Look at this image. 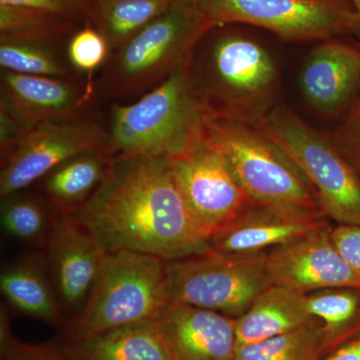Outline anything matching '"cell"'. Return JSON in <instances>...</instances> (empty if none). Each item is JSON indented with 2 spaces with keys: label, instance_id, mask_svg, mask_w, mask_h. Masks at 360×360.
<instances>
[{
  "label": "cell",
  "instance_id": "obj_1",
  "mask_svg": "<svg viewBox=\"0 0 360 360\" xmlns=\"http://www.w3.org/2000/svg\"><path fill=\"white\" fill-rule=\"evenodd\" d=\"M108 252L181 259L210 250L165 158H115L101 186L72 212Z\"/></svg>",
  "mask_w": 360,
  "mask_h": 360
},
{
  "label": "cell",
  "instance_id": "obj_2",
  "mask_svg": "<svg viewBox=\"0 0 360 360\" xmlns=\"http://www.w3.org/2000/svg\"><path fill=\"white\" fill-rule=\"evenodd\" d=\"M215 115L193 65L174 71L132 104H116L108 134L113 158H179L205 143Z\"/></svg>",
  "mask_w": 360,
  "mask_h": 360
},
{
  "label": "cell",
  "instance_id": "obj_3",
  "mask_svg": "<svg viewBox=\"0 0 360 360\" xmlns=\"http://www.w3.org/2000/svg\"><path fill=\"white\" fill-rule=\"evenodd\" d=\"M170 302L167 260L134 251L108 252L84 307L65 321L59 338L155 321Z\"/></svg>",
  "mask_w": 360,
  "mask_h": 360
},
{
  "label": "cell",
  "instance_id": "obj_4",
  "mask_svg": "<svg viewBox=\"0 0 360 360\" xmlns=\"http://www.w3.org/2000/svg\"><path fill=\"white\" fill-rule=\"evenodd\" d=\"M201 94L214 115L257 127L277 105L279 71L259 40L225 30L215 35L198 71Z\"/></svg>",
  "mask_w": 360,
  "mask_h": 360
},
{
  "label": "cell",
  "instance_id": "obj_5",
  "mask_svg": "<svg viewBox=\"0 0 360 360\" xmlns=\"http://www.w3.org/2000/svg\"><path fill=\"white\" fill-rule=\"evenodd\" d=\"M214 30L195 0H175L167 11L113 51L103 78L111 96H136L191 65L198 45Z\"/></svg>",
  "mask_w": 360,
  "mask_h": 360
},
{
  "label": "cell",
  "instance_id": "obj_6",
  "mask_svg": "<svg viewBox=\"0 0 360 360\" xmlns=\"http://www.w3.org/2000/svg\"><path fill=\"white\" fill-rule=\"evenodd\" d=\"M205 142L222 156L240 186L257 202L326 215L316 191L300 168L257 127L215 115L208 123Z\"/></svg>",
  "mask_w": 360,
  "mask_h": 360
},
{
  "label": "cell",
  "instance_id": "obj_7",
  "mask_svg": "<svg viewBox=\"0 0 360 360\" xmlns=\"http://www.w3.org/2000/svg\"><path fill=\"white\" fill-rule=\"evenodd\" d=\"M257 127L300 168L328 219L336 224H360V175L329 134L278 104Z\"/></svg>",
  "mask_w": 360,
  "mask_h": 360
},
{
  "label": "cell",
  "instance_id": "obj_8",
  "mask_svg": "<svg viewBox=\"0 0 360 360\" xmlns=\"http://www.w3.org/2000/svg\"><path fill=\"white\" fill-rule=\"evenodd\" d=\"M267 251L231 253L210 250L168 262L172 302L238 319L269 288Z\"/></svg>",
  "mask_w": 360,
  "mask_h": 360
},
{
  "label": "cell",
  "instance_id": "obj_9",
  "mask_svg": "<svg viewBox=\"0 0 360 360\" xmlns=\"http://www.w3.org/2000/svg\"><path fill=\"white\" fill-rule=\"evenodd\" d=\"M214 28L257 26L286 41L330 40L359 33L349 0H195Z\"/></svg>",
  "mask_w": 360,
  "mask_h": 360
},
{
  "label": "cell",
  "instance_id": "obj_10",
  "mask_svg": "<svg viewBox=\"0 0 360 360\" xmlns=\"http://www.w3.org/2000/svg\"><path fill=\"white\" fill-rule=\"evenodd\" d=\"M170 160L187 210L208 241L257 202L240 186L222 156L205 141Z\"/></svg>",
  "mask_w": 360,
  "mask_h": 360
},
{
  "label": "cell",
  "instance_id": "obj_11",
  "mask_svg": "<svg viewBox=\"0 0 360 360\" xmlns=\"http://www.w3.org/2000/svg\"><path fill=\"white\" fill-rule=\"evenodd\" d=\"M108 132L90 120L44 123L27 130L2 158L0 195L4 198L20 193L65 161L82 153L108 150Z\"/></svg>",
  "mask_w": 360,
  "mask_h": 360
},
{
  "label": "cell",
  "instance_id": "obj_12",
  "mask_svg": "<svg viewBox=\"0 0 360 360\" xmlns=\"http://www.w3.org/2000/svg\"><path fill=\"white\" fill-rule=\"evenodd\" d=\"M44 248L52 283L68 321L84 307L108 251L72 212L58 210Z\"/></svg>",
  "mask_w": 360,
  "mask_h": 360
},
{
  "label": "cell",
  "instance_id": "obj_13",
  "mask_svg": "<svg viewBox=\"0 0 360 360\" xmlns=\"http://www.w3.org/2000/svg\"><path fill=\"white\" fill-rule=\"evenodd\" d=\"M330 231L329 224L267 251L270 284L303 295L333 288H360V276L336 250Z\"/></svg>",
  "mask_w": 360,
  "mask_h": 360
},
{
  "label": "cell",
  "instance_id": "obj_14",
  "mask_svg": "<svg viewBox=\"0 0 360 360\" xmlns=\"http://www.w3.org/2000/svg\"><path fill=\"white\" fill-rule=\"evenodd\" d=\"M89 98L68 78L1 70L0 110L25 131L44 123L87 120L84 108Z\"/></svg>",
  "mask_w": 360,
  "mask_h": 360
},
{
  "label": "cell",
  "instance_id": "obj_15",
  "mask_svg": "<svg viewBox=\"0 0 360 360\" xmlns=\"http://www.w3.org/2000/svg\"><path fill=\"white\" fill-rule=\"evenodd\" d=\"M174 360H234L236 319L170 302L155 319Z\"/></svg>",
  "mask_w": 360,
  "mask_h": 360
},
{
  "label": "cell",
  "instance_id": "obj_16",
  "mask_svg": "<svg viewBox=\"0 0 360 360\" xmlns=\"http://www.w3.org/2000/svg\"><path fill=\"white\" fill-rule=\"evenodd\" d=\"M310 106L333 116L348 110L360 89V47L326 40L310 52L300 75Z\"/></svg>",
  "mask_w": 360,
  "mask_h": 360
},
{
  "label": "cell",
  "instance_id": "obj_17",
  "mask_svg": "<svg viewBox=\"0 0 360 360\" xmlns=\"http://www.w3.org/2000/svg\"><path fill=\"white\" fill-rule=\"evenodd\" d=\"M328 225L326 215L257 202L229 226L213 236L210 248L224 252H262Z\"/></svg>",
  "mask_w": 360,
  "mask_h": 360
},
{
  "label": "cell",
  "instance_id": "obj_18",
  "mask_svg": "<svg viewBox=\"0 0 360 360\" xmlns=\"http://www.w3.org/2000/svg\"><path fill=\"white\" fill-rule=\"evenodd\" d=\"M56 343L66 360H174L155 321Z\"/></svg>",
  "mask_w": 360,
  "mask_h": 360
},
{
  "label": "cell",
  "instance_id": "obj_19",
  "mask_svg": "<svg viewBox=\"0 0 360 360\" xmlns=\"http://www.w3.org/2000/svg\"><path fill=\"white\" fill-rule=\"evenodd\" d=\"M0 290L20 314L60 328L65 323L45 250L20 258L2 270Z\"/></svg>",
  "mask_w": 360,
  "mask_h": 360
},
{
  "label": "cell",
  "instance_id": "obj_20",
  "mask_svg": "<svg viewBox=\"0 0 360 360\" xmlns=\"http://www.w3.org/2000/svg\"><path fill=\"white\" fill-rule=\"evenodd\" d=\"M314 321L307 311V295L270 285L236 319L238 345L269 340Z\"/></svg>",
  "mask_w": 360,
  "mask_h": 360
},
{
  "label": "cell",
  "instance_id": "obj_21",
  "mask_svg": "<svg viewBox=\"0 0 360 360\" xmlns=\"http://www.w3.org/2000/svg\"><path fill=\"white\" fill-rule=\"evenodd\" d=\"M113 158L108 150L82 153L61 163L37 184L52 207L73 212L101 186Z\"/></svg>",
  "mask_w": 360,
  "mask_h": 360
},
{
  "label": "cell",
  "instance_id": "obj_22",
  "mask_svg": "<svg viewBox=\"0 0 360 360\" xmlns=\"http://www.w3.org/2000/svg\"><path fill=\"white\" fill-rule=\"evenodd\" d=\"M87 20L115 51L160 18L175 0H86Z\"/></svg>",
  "mask_w": 360,
  "mask_h": 360
},
{
  "label": "cell",
  "instance_id": "obj_23",
  "mask_svg": "<svg viewBox=\"0 0 360 360\" xmlns=\"http://www.w3.org/2000/svg\"><path fill=\"white\" fill-rule=\"evenodd\" d=\"M333 349L319 321L252 345H238L234 360H319Z\"/></svg>",
  "mask_w": 360,
  "mask_h": 360
},
{
  "label": "cell",
  "instance_id": "obj_24",
  "mask_svg": "<svg viewBox=\"0 0 360 360\" xmlns=\"http://www.w3.org/2000/svg\"><path fill=\"white\" fill-rule=\"evenodd\" d=\"M307 309L323 326L333 348L360 329L359 288H333L309 293Z\"/></svg>",
  "mask_w": 360,
  "mask_h": 360
},
{
  "label": "cell",
  "instance_id": "obj_25",
  "mask_svg": "<svg viewBox=\"0 0 360 360\" xmlns=\"http://www.w3.org/2000/svg\"><path fill=\"white\" fill-rule=\"evenodd\" d=\"M56 210L34 196L13 194L2 198L0 221L7 236L37 246H46Z\"/></svg>",
  "mask_w": 360,
  "mask_h": 360
},
{
  "label": "cell",
  "instance_id": "obj_26",
  "mask_svg": "<svg viewBox=\"0 0 360 360\" xmlns=\"http://www.w3.org/2000/svg\"><path fill=\"white\" fill-rule=\"evenodd\" d=\"M0 65L20 75L68 78L70 68L49 42L0 35Z\"/></svg>",
  "mask_w": 360,
  "mask_h": 360
},
{
  "label": "cell",
  "instance_id": "obj_27",
  "mask_svg": "<svg viewBox=\"0 0 360 360\" xmlns=\"http://www.w3.org/2000/svg\"><path fill=\"white\" fill-rule=\"evenodd\" d=\"M73 21L40 9L0 4V35L51 44L70 30Z\"/></svg>",
  "mask_w": 360,
  "mask_h": 360
},
{
  "label": "cell",
  "instance_id": "obj_28",
  "mask_svg": "<svg viewBox=\"0 0 360 360\" xmlns=\"http://www.w3.org/2000/svg\"><path fill=\"white\" fill-rule=\"evenodd\" d=\"M110 47L101 32L86 20V25L75 33L68 46V61L75 70L87 75V94L92 96V75L104 61L108 60Z\"/></svg>",
  "mask_w": 360,
  "mask_h": 360
},
{
  "label": "cell",
  "instance_id": "obj_29",
  "mask_svg": "<svg viewBox=\"0 0 360 360\" xmlns=\"http://www.w3.org/2000/svg\"><path fill=\"white\" fill-rule=\"evenodd\" d=\"M1 360H66L56 341L27 343L14 338L11 328L0 329Z\"/></svg>",
  "mask_w": 360,
  "mask_h": 360
},
{
  "label": "cell",
  "instance_id": "obj_30",
  "mask_svg": "<svg viewBox=\"0 0 360 360\" xmlns=\"http://www.w3.org/2000/svg\"><path fill=\"white\" fill-rule=\"evenodd\" d=\"M329 136L360 175V89L348 108L345 120Z\"/></svg>",
  "mask_w": 360,
  "mask_h": 360
},
{
  "label": "cell",
  "instance_id": "obj_31",
  "mask_svg": "<svg viewBox=\"0 0 360 360\" xmlns=\"http://www.w3.org/2000/svg\"><path fill=\"white\" fill-rule=\"evenodd\" d=\"M330 234L341 257L360 276V224H338Z\"/></svg>",
  "mask_w": 360,
  "mask_h": 360
},
{
  "label": "cell",
  "instance_id": "obj_32",
  "mask_svg": "<svg viewBox=\"0 0 360 360\" xmlns=\"http://www.w3.org/2000/svg\"><path fill=\"white\" fill-rule=\"evenodd\" d=\"M1 6L30 7L59 14L72 20H87L86 0H0Z\"/></svg>",
  "mask_w": 360,
  "mask_h": 360
},
{
  "label": "cell",
  "instance_id": "obj_33",
  "mask_svg": "<svg viewBox=\"0 0 360 360\" xmlns=\"http://www.w3.org/2000/svg\"><path fill=\"white\" fill-rule=\"evenodd\" d=\"M25 132L6 111L0 110V146L2 158H6L13 150Z\"/></svg>",
  "mask_w": 360,
  "mask_h": 360
},
{
  "label": "cell",
  "instance_id": "obj_34",
  "mask_svg": "<svg viewBox=\"0 0 360 360\" xmlns=\"http://www.w3.org/2000/svg\"><path fill=\"white\" fill-rule=\"evenodd\" d=\"M319 360H360V329Z\"/></svg>",
  "mask_w": 360,
  "mask_h": 360
},
{
  "label": "cell",
  "instance_id": "obj_35",
  "mask_svg": "<svg viewBox=\"0 0 360 360\" xmlns=\"http://www.w3.org/2000/svg\"><path fill=\"white\" fill-rule=\"evenodd\" d=\"M349 1L352 2V6L354 7L355 11H356L357 16H359L360 27V0H349Z\"/></svg>",
  "mask_w": 360,
  "mask_h": 360
},
{
  "label": "cell",
  "instance_id": "obj_36",
  "mask_svg": "<svg viewBox=\"0 0 360 360\" xmlns=\"http://www.w3.org/2000/svg\"><path fill=\"white\" fill-rule=\"evenodd\" d=\"M357 45H359V46L360 47V44H357Z\"/></svg>",
  "mask_w": 360,
  "mask_h": 360
}]
</instances>
